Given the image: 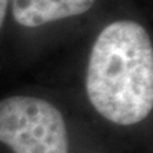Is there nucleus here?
<instances>
[{
    "label": "nucleus",
    "instance_id": "obj_1",
    "mask_svg": "<svg viewBox=\"0 0 153 153\" xmlns=\"http://www.w3.org/2000/svg\"><path fill=\"white\" fill-rule=\"evenodd\" d=\"M85 92L110 123L129 126L148 117L153 108V46L142 25L121 19L100 32L88 57Z\"/></svg>",
    "mask_w": 153,
    "mask_h": 153
},
{
    "label": "nucleus",
    "instance_id": "obj_2",
    "mask_svg": "<svg viewBox=\"0 0 153 153\" xmlns=\"http://www.w3.org/2000/svg\"><path fill=\"white\" fill-rule=\"evenodd\" d=\"M0 143L14 153H69L63 114L51 102L32 96L0 101Z\"/></svg>",
    "mask_w": 153,
    "mask_h": 153
},
{
    "label": "nucleus",
    "instance_id": "obj_3",
    "mask_svg": "<svg viewBox=\"0 0 153 153\" xmlns=\"http://www.w3.org/2000/svg\"><path fill=\"white\" fill-rule=\"evenodd\" d=\"M94 3L96 0H12V14L19 26L35 28L80 16Z\"/></svg>",
    "mask_w": 153,
    "mask_h": 153
},
{
    "label": "nucleus",
    "instance_id": "obj_4",
    "mask_svg": "<svg viewBox=\"0 0 153 153\" xmlns=\"http://www.w3.org/2000/svg\"><path fill=\"white\" fill-rule=\"evenodd\" d=\"M8 4H9V0H0V30H1L3 23L5 21Z\"/></svg>",
    "mask_w": 153,
    "mask_h": 153
}]
</instances>
